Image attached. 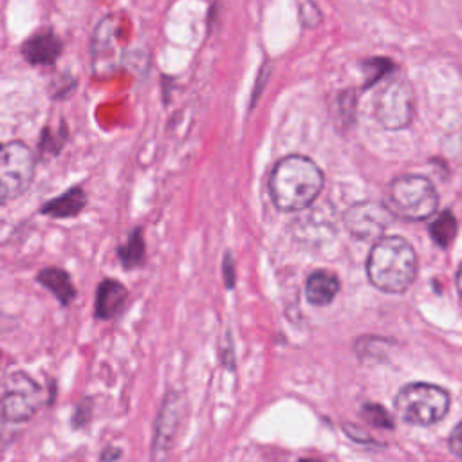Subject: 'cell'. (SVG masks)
<instances>
[{
    "label": "cell",
    "instance_id": "obj_1",
    "mask_svg": "<svg viewBox=\"0 0 462 462\" xmlns=\"http://www.w3.org/2000/svg\"><path fill=\"white\" fill-rule=\"evenodd\" d=\"M323 188L319 166L305 155L280 159L269 177V193L282 211H300L310 206Z\"/></svg>",
    "mask_w": 462,
    "mask_h": 462
},
{
    "label": "cell",
    "instance_id": "obj_2",
    "mask_svg": "<svg viewBox=\"0 0 462 462\" xmlns=\"http://www.w3.org/2000/svg\"><path fill=\"white\" fill-rule=\"evenodd\" d=\"M368 278L384 292H402L415 280L417 256L402 236H386L375 242L368 256Z\"/></svg>",
    "mask_w": 462,
    "mask_h": 462
},
{
    "label": "cell",
    "instance_id": "obj_3",
    "mask_svg": "<svg viewBox=\"0 0 462 462\" xmlns=\"http://www.w3.org/2000/svg\"><path fill=\"white\" fill-rule=\"evenodd\" d=\"M439 197L433 184L420 175H401L392 180L386 208L392 215L406 220H422L433 215Z\"/></svg>",
    "mask_w": 462,
    "mask_h": 462
},
{
    "label": "cell",
    "instance_id": "obj_4",
    "mask_svg": "<svg viewBox=\"0 0 462 462\" xmlns=\"http://www.w3.org/2000/svg\"><path fill=\"white\" fill-rule=\"evenodd\" d=\"M448 392L428 383L408 384L395 399V410L401 419L415 426H430L439 422L448 413Z\"/></svg>",
    "mask_w": 462,
    "mask_h": 462
},
{
    "label": "cell",
    "instance_id": "obj_5",
    "mask_svg": "<svg viewBox=\"0 0 462 462\" xmlns=\"http://www.w3.org/2000/svg\"><path fill=\"white\" fill-rule=\"evenodd\" d=\"M34 152L22 141L0 143V204L20 197L32 182Z\"/></svg>",
    "mask_w": 462,
    "mask_h": 462
},
{
    "label": "cell",
    "instance_id": "obj_6",
    "mask_svg": "<svg viewBox=\"0 0 462 462\" xmlns=\"http://www.w3.org/2000/svg\"><path fill=\"white\" fill-rule=\"evenodd\" d=\"M42 404V388L25 372L7 374L0 395V413L5 422L20 424L29 420Z\"/></svg>",
    "mask_w": 462,
    "mask_h": 462
},
{
    "label": "cell",
    "instance_id": "obj_7",
    "mask_svg": "<svg viewBox=\"0 0 462 462\" xmlns=\"http://www.w3.org/2000/svg\"><path fill=\"white\" fill-rule=\"evenodd\" d=\"M374 114L377 123L386 130L406 128L415 114L413 88L406 79H392L375 97Z\"/></svg>",
    "mask_w": 462,
    "mask_h": 462
},
{
    "label": "cell",
    "instance_id": "obj_8",
    "mask_svg": "<svg viewBox=\"0 0 462 462\" xmlns=\"http://www.w3.org/2000/svg\"><path fill=\"white\" fill-rule=\"evenodd\" d=\"M184 399L177 392H168L164 395L162 406L159 410L155 420V431L152 439V462H164L171 448L175 446V439L180 431V424L184 419Z\"/></svg>",
    "mask_w": 462,
    "mask_h": 462
},
{
    "label": "cell",
    "instance_id": "obj_9",
    "mask_svg": "<svg viewBox=\"0 0 462 462\" xmlns=\"http://www.w3.org/2000/svg\"><path fill=\"white\" fill-rule=\"evenodd\" d=\"M392 213L377 202H357L345 213L346 229L359 240H379L388 227Z\"/></svg>",
    "mask_w": 462,
    "mask_h": 462
},
{
    "label": "cell",
    "instance_id": "obj_10",
    "mask_svg": "<svg viewBox=\"0 0 462 462\" xmlns=\"http://www.w3.org/2000/svg\"><path fill=\"white\" fill-rule=\"evenodd\" d=\"M121 63V45L114 16H105L92 36V67L97 74H112Z\"/></svg>",
    "mask_w": 462,
    "mask_h": 462
},
{
    "label": "cell",
    "instance_id": "obj_11",
    "mask_svg": "<svg viewBox=\"0 0 462 462\" xmlns=\"http://www.w3.org/2000/svg\"><path fill=\"white\" fill-rule=\"evenodd\" d=\"M63 45L52 31H42L27 38L22 45V56L32 65H51L60 56Z\"/></svg>",
    "mask_w": 462,
    "mask_h": 462
},
{
    "label": "cell",
    "instance_id": "obj_12",
    "mask_svg": "<svg viewBox=\"0 0 462 462\" xmlns=\"http://www.w3.org/2000/svg\"><path fill=\"white\" fill-rule=\"evenodd\" d=\"M128 296L126 287L112 278L103 280L97 285V292H96V303H94V314L99 319H108L114 318L125 305Z\"/></svg>",
    "mask_w": 462,
    "mask_h": 462
},
{
    "label": "cell",
    "instance_id": "obj_13",
    "mask_svg": "<svg viewBox=\"0 0 462 462\" xmlns=\"http://www.w3.org/2000/svg\"><path fill=\"white\" fill-rule=\"evenodd\" d=\"M339 291V280L332 271H314L305 283V296L312 305H328Z\"/></svg>",
    "mask_w": 462,
    "mask_h": 462
},
{
    "label": "cell",
    "instance_id": "obj_14",
    "mask_svg": "<svg viewBox=\"0 0 462 462\" xmlns=\"http://www.w3.org/2000/svg\"><path fill=\"white\" fill-rule=\"evenodd\" d=\"M87 204V195L79 186L67 189L65 193L58 195L56 199L45 202L42 206L43 215H51L54 218H69L78 215Z\"/></svg>",
    "mask_w": 462,
    "mask_h": 462
},
{
    "label": "cell",
    "instance_id": "obj_15",
    "mask_svg": "<svg viewBox=\"0 0 462 462\" xmlns=\"http://www.w3.org/2000/svg\"><path fill=\"white\" fill-rule=\"evenodd\" d=\"M36 280L51 291L61 305H69L76 298V287L67 271L60 267H45L38 273Z\"/></svg>",
    "mask_w": 462,
    "mask_h": 462
},
{
    "label": "cell",
    "instance_id": "obj_16",
    "mask_svg": "<svg viewBox=\"0 0 462 462\" xmlns=\"http://www.w3.org/2000/svg\"><path fill=\"white\" fill-rule=\"evenodd\" d=\"M117 256H119V262L126 269H134V267H139L144 263L146 247H144L141 229H134L130 233V236L117 247Z\"/></svg>",
    "mask_w": 462,
    "mask_h": 462
},
{
    "label": "cell",
    "instance_id": "obj_17",
    "mask_svg": "<svg viewBox=\"0 0 462 462\" xmlns=\"http://www.w3.org/2000/svg\"><path fill=\"white\" fill-rule=\"evenodd\" d=\"M430 233H431V238L439 245H442V247L448 245L457 235V220H455L453 213L451 211L440 213L430 226Z\"/></svg>",
    "mask_w": 462,
    "mask_h": 462
},
{
    "label": "cell",
    "instance_id": "obj_18",
    "mask_svg": "<svg viewBox=\"0 0 462 462\" xmlns=\"http://www.w3.org/2000/svg\"><path fill=\"white\" fill-rule=\"evenodd\" d=\"M361 413L370 424H375V426H381V428H392V419L388 417L384 408H381L377 404H366Z\"/></svg>",
    "mask_w": 462,
    "mask_h": 462
},
{
    "label": "cell",
    "instance_id": "obj_19",
    "mask_svg": "<svg viewBox=\"0 0 462 462\" xmlns=\"http://www.w3.org/2000/svg\"><path fill=\"white\" fill-rule=\"evenodd\" d=\"M300 14H301V23L305 27H316L321 22V13L312 2H303L300 5Z\"/></svg>",
    "mask_w": 462,
    "mask_h": 462
},
{
    "label": "cell",
    "instance_id": "obj_20",
    "mask_svg": "<svg viewBox=\"0 0 462 462\" xmlns=\"http://www.w3.org/2000/svg\"><path fill=\"white\" fill-rule=\"evenodd\" d=\"M65 137H67V132H63V134H60L58 137L54 135V132L51 130L49 132V128L43 132V137H42V144H40V148L42 150H45V152H52V153H56L61 146H63V143H65Z\"/></svg>",
    "mask_w": 462,
    "mask_h": 462
},
{
    "label": "cell",
    "instance_id": "obj_21",
    "mask_svg": "<svg viewBox=\"0 0 462 462\" xmlns=\"http://www.w3.org/2000/svg\"><path fill=\"white\" fill-rule=\"evenodd\" d=\"M339 106H341V117L346 121V119H352L354 117V108H356V92L350 88V90H345L339 97Z\"/></svg>",
    "mask_w": 462,
    "mask_h": 462
},
{
    "label": "cell",
    "instance_id": "obj_22",
    "mask_svg": "<svg viewBox=\"0 0 462 462\" xmlns=\"http://www.w3.org/2000/svg\"><path fill=\"white\" fill-rule=\"evenodd\" d=\"M90 411H92V401L90 399H83L78 406H76V411H74V417H72V424L76 428L83 426L88 417H90Z\"/></svg>",
    "mask_w": 462,
    "mask_h": 462
},
{
    "label": "cell",
    "instance_id": "obj_23",
    "mask_svg": "<svg viewBox=\"0 0 462 462\" xmlns=\"http://www.w3.org/2000/svg\"><path fill=\"white\" fill-rule=\"evenodd\" d=\"M222 276H224L226 287L231 289L235 285V263H233V258L229 254H226L224 260H222Z\"/></svg>",
    "mask_w": 462,
    "mask_h": 462
},
{
    "label": "cell",
    "instance_id": "obj_24",
    "mask_svg": "<svg viewBox=\"0 0 462 462\" xmlns=\"http://www.w3.org/2000/svg\"><path fill=\"white\" fill-rule=\"evenodd\" d=\"M449 448L458 458H462V422L453 430L449 437Z\"/></svg>",
    "mask_w": 462,
    "mask_h": 462
},
{
    "label": "cell",
    "instance_id": "obj_25",
    "mask_svg": "<svg viewBox=\"0 0 462 462\" xmlns=\"http://www.w3.org/2000/svg\"><path fill=\"white\" fill-rule=\"evenodd\" d=\"M119 457H121V449L114 448V446H108L101 453V462H116V460H119Z\"/></svg>",
    "mask_w": 462,
    "mask_h": 462
},
{
    "label": "cell",
    "instance_id": "obj_26",
    "mask_svg": "<svg viewBox=\"0 0 462 462\" xmlns=\"http://www.w3.org/2000/svg\"><path fill=\"white\" fill-rule=\"evenodd\" d=\"M457 283H458V291H460V294H462V265H460L458 274H457Z\"/></svg>",
    "mask_w": 462,
    "mask_h": 462
},
{
    "label": "cell",
    "instance_id": "obj_27",
    "mask_svg": "<svg viewBox=\"0 0 462 462\" xmlns=\"http://www.w3.org/2000/svg\"><path fill=\"white\" fill-rule=\"evenodd\" d=\"M300 462H321V460H318V458H301Z\"/></svg>",
    "mask_w": 462,
    "mask_h": 462
}]
</instances>
